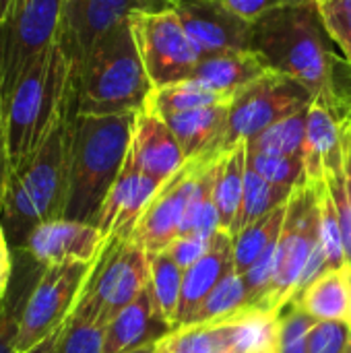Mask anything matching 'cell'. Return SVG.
<instances>
[{"label":"cell","instance_id":"15","mask_svg":"<svg viewBox=\"0 0 351 353\" xmlns=\"http://www.w3.org/2000/svg\"><path fill=\"white\" fill-rule=\"evenodd\" d=\"M126 161L141 174L166 184L188 161L168 122L145 108L137 114Z\"/></svg>","mask_w":351,"mask_h":353},{"label":"cell","instance_id":"16","mask_svg":"<svg viewBox=\"0 0 351 353\" xmlns=\"http://www.w3.org/2000/svg\"><path fill=\"white\" fill-rule=\"evenodd\" d=\"M108 238L93 223L54 219L37 225L27 238L29 254L43 267L60 263H95Z\"/></svg>","mask_w":351,"mask_h":353},{"label":"cell","instance_id":"32","mask_svg":"<svg viewBox=\"0 0 351 353\" xmlns=\"http://www.w3.org/2000/svg\"><path fill=\"white\" fill-rule=\"evenodd\" d=\"M151 265V279L149 290L153 294V302L161 316L174 327L178 304H180V290H182V277L184 271L176 265V261L170 256V252H161L149 259Z\"/></svg>","mask_w":351,"mask_h":353},{"label":"cell","instance_id":"42","mask_svg":"<svg viewBox=\"0 0 351 353\" xmlns=\"http://www.w3.org/2000/svg\"><path fill=\"white\" fill-rule=\"evenodd\" d=\"M17 335H19V319L4 308L0 312V353H19Z\"/></svg>","mask_w":351,"mask_h":353},{"label":"cell","instance_id":"44","mask_svg":"<svg viewBox=\"0 0 351 353\" xmlns=\"http://www.w3.org/2000/svg\"><path fill=\"white\" fill-rule=\"evenodd\" d=\"M56 341H58V331L54 335H50L46 341H41L39 345H35L31 352L27 353H56Z\"/></svg>","mask_w":351,"mask_h":353},{"label":"cell","instance_id":"25","mask_svg":"<svg viewBox=\"0 0 351 353\" xmlns=\"http://www.w3.org/2000/svg\"><path fill=\"white\" fill-rule=\"evenodd\" d=\"M288 203L279 205L271 213L263 215L248 228H244L234 240V271L238 275H246L248 269L259 261V256L267 250V246L281 236V228L285 221Z\"/></svg>","mask_w":351,"mask_h":353},{"label":"cell","instance_id":"10","mask_svg":"<svg viewBox=\"0 0 351 353\" xmlns=\"http://www.w3.org/2000/svg\"><path fill=\"white\" fill-rule=\"evenodd\" d=\"M310 103L312 95L306 87L285 74L269 70L232 99L223 153L242 141L254 139L279 120L310 108Z\"/></svg>","mask_w":351,"mask_h":353},{"label":"cell","instance_id":"14","mask_svg":"<svg viewBox=\"0 0 351 353\" xmlns=\"http://www.w3.org/2000/svg\"><path fill=\"white\" fill-rule=\"evenodd\" d=\"M172 8L199 56L248 50L252 23L232 12L221 0H172Z\"/></svg>","mask_w":351,"mask_h":353},{"label":"cell","instance_id":"23","mask_svg":"<svg viewBox=\"0 0 351 353\" xmlns=\"http://www.w3.org/2000/svg\"><path fill=\"white\" fill-rule=\"evenodd\" d=\"M292 300H296L319 323H325V321L350 323V269L345 267V269H337V271H325L302 294H298Z\"/></svg>","mask_w":351,"mask_h":353},{"label":"cell","instance_id":"41","mask_svg":"<svg viewBox=\"0 0 351 353\" xmlns=\"http://www.w3.org/2000/svg\"><path fill=\"white\" fill-rule=\"evenodd\" d=\"M211 244V238H205V236H199V234H190V236H180L170 248V256L176 261V265L186 273L209 248Z\"/></svg>","mask_w":351,"mask_h":353},{"label":"cell","instance_id":"6","mask_svg":"<svg viewBox=\"0 0 351 353\" xmlns=\"http://www.w3.org/2000/svg\"><path fill=\"white\" fill-rule=\"evenodd\" d=\"M151 279L147 252L132 240L108 238L72 310L103 327L124 310Z\"/></svg>","mask_w":351,"mask_h":353},{"label":"cell","instance_id":"40","mask_svg":"<svg viewBox=\"0 0 351 353\" xmlns=\"http://www.w3.org/2000/svg\"><path fill=\"white\" fill-rule=\"evenodd\" d=\"M232 12L246 19L248 23H254L257 19L290 6H304V4H319L317 0H221Z\"/></svg>","mask_w":351,"mask_h":353},{"label":"cell","instance_id":"1","mask_svg":"<svg viewBox=\"0 0 351 353\" xmlns=\"http://www.w3.org/2000/svg\"><path fill=\"white\" fill-rule=\"evenodd\" d=\"M248 50L269 70L306 87L312 101L351 120V64L329 35L319 4L279 8L257 19Z\"/></svg>","mask_w":351,"mask_h":353},{"label":"cell","instance_id":"18","mask_svg":"<svg viewBox=\"0 0 351 353\" xmlns=\"http://www.w3.org/2000/svg\"><path fill=\"white\" fill-rule=\"evenodd\" d=\"M234 271V238L217 230L211 238L207 252L184 273L178 314L174 321V331L186 327L207 296L217 288V283Z\"/></svg>","mask_w":351,"mask_h":353},{"label":"cell","instance_id":"2","mask_svg":"<svg viewBox=\"0 0 351 353\" xmlns=\"http://www.w3.org/2000/svg\"><path fill=\"white\" fill-rule=\"evenodd\" d=\"M72 110V62L60 41L39 56L2 103L0 176L31 157Z\"/></svg>","mask_w":351,"mask_h":353},{"label":"cell","instance_id":"49","mask_svg":"<svg viewBox=\"0 0 351 353\" xmlns=\"http://www.w3.org/2000/svg\"><path fill=\"white\" fill-rule=\"evenodd\" d=\"M157 353H168L163 350V345H161V341H159V347H157Z\"/></svg>","mask_w":351,"mask_h":353},{"label":"cell","instance_id":"53","mask_svg":"<svg viewBox=\"0 0 351 353\" xmlns=\"http://www.w3.org/2000/svg\"><path fill=\"white\" fill-rule=\"evenodd\" d=\"M4 308H6V306H4V304H2V302H0V312H2V310H4Z\"/></svg>","mask_w":351,"mask_h":353},{"label":"cell","instance_id":"13","mask_svg":"<svg viewBox=\"0 0 351 353\" xmlns=\"http://www.w3.org/2000/svg\"><path fill=\"white\" fill-rule=\"evenodd\" d=\"M203 157L188 159L180 172H176L153 196L141 219L137 221L128 240L141 246L147 252V259L166 252L180 234L182 215L190 201V194L197 184Z\"/></svg>","mask_w":351,"mask_h":353},{"label":"cell","instance_id":"48","mask_svg":"<svg viewBox=\"0 0 351 353\" xmlns=\"http://www.w3.org/2000/svg\"><path fill=\"white\" fill-rule=\"evenodd\" d=\"M4 242H6V234H4V228L0 223V244H4Z\"/></svg>","mask_w":351,"mask_h":353},{"label":"cell","instance_id":"17","mask_svg":"<svg viewBox=\"0 0 351 353\" xmlns=\"http://www.w3.org/2000/svg\"><path fill=\"white\" fill-rule=\"evenodd\" d=\"M161 186L163 184L141 174L137 168L124 161L120 176L116 178L112 190L103 201L95 225L106 238L128 240L137 221L141 219V215L145 213V209Z\"/></svg>","mask_w":351,"mask_h":353},{"label":"cell","instance_id":"5","mask_svg":"<svg viewBox=\"0 0 351 353\" xmlns=\"http://www.w3.org/2000/svg\"><path fill=\"white\" fill-rule=\"evenodd\" d=\"M153 85L139 56L128 19L110 29L72 68L74 116L139 114L147 108Z\"/></svg>","mask_w":351,"mask_h":353},{"label":"cell","instance_id":"8","mask_svg":"<svg viewBox=\"0 0 351 353\" xmlns=\"http://www.w3.org/2000/svg\"><path fill=\"white\" fill-rule=\"evenodd\" d=\"M321 242V205L319 184L306 182L294 188L288 201V213L277 242L273 281L257 310L277 312L294 298L304 267Z\"/></svg>","mask_w":351,"mask_h":353},{"label":"cell","instance_id":"11","mask_svg":"<svg viewBox=\"0 0 351 353\" xmlns=\"http://www.w3.org/2000/svg\"><path fill=\"white\" fill-rule=\"evenodd\" d=\"M93 265L74 261L43 269L19 316L17 352H31L64 325L81 298Z\"/></svg>","mask_w":351,"mask_h":353},{"label":"cell","instance_id":"20","mask_svg":"<svg viewBox=\"0 0 351 353\" xmlns=\"http://www.w3.org/2000/svg\"><path fill=\"white\" fill-rule=\"evenodd\" d=\"M174 333V327L161 316L153 302L149 285L106 327L103 353H128L159 343Z\"/></svg>","mask_w":351,"mask_h":353},{"label":"cell","instance_id":"38","mask_svg":"<svg viewBox=\"0 0 351 353\" xmlns=\"http://www.w3.org/2000/svg\"><path fill=\"white\" fill-rule=\"evenodd\" d=\"M325 27L351 64V0H331L319 4Z\"/></svg>","mask_w":351,"mask_h":353},{"label":"cell","instance_id":"19","mask_svg":"<svg viewBox=\"0 0 351 353\" xmlns=\"http://www.w3.org/2000/svg\"><path fill=\"white\" fill-rule=\"evenodd\" d=\"M351 120L337 116L327 105L312 101L306 122L304 168L306 180L317 184L325 182V176L343 168L345 134Z\"/></svg>","mask_w":351,"mask_h":353},{"label":"cell","instance_id":"46","mask_svg":"<svg viewBox=\"0 0 351 353\" xmlns=\"http://www.w3.org/2000/svg\"><path fill=\"white\" fill-rule=\"evenodd\" d=\"M8 4H10V0H0V19L4 17V12H6V8H8Z\"/></svg>","mask_w":351,"mask_h":353},{"label":"cell","instance_id":"54","mask_svg":"<svg viewBox=\"0 0 351 353\" xmlns=\"http://www.w3.org/2000/svg\"><path fill=\"white\" fill-rule=\"evenodd\" d=\"M350 279H351V269H350ZM350 325H351V310H350Z\"/></svg>","mask_w":351,"mask_h":353},{"label":"cell","instance_id":"43","mask_svg":"<svg viewBox=\"0 0 351 353\" xmlns=\"http://www.w3.org/2000/svg\"><path fill=\"white\" fill-rule=\"evenodd\" d=\"M10 269H12L10 250H8V242H4V244H0V302H2V298L6 294V288H8Z\"/></svg>","mask_w":351,"mask_h":353},{"label":"cell","instance_id":"29","mask_svg":"<svg viewBox=\"0 0 351 353\" xmlns=\"http://www.w3.org/2000/svg\"><path fill=\"white\" fill-rule=\"evenodd\" d=\"M306 122H308V108L285 120H279L277 124L269 126L254 139L246 141L248 151L265 153V155H281V157H304Z\"/></svg>","mask_w":351,"mask_h":353},{"label":"cell","instance_id":"36","mask_svg":"<svg viewBox=\"0 0 351 353\" xmlns=\"http://www.w3.org/2000/svg\"><path fill=\"white\" fill-rule=\"evenodd\" d=\"M325 182L339 213V223L343 232V248H345V265L348 269H351V124L345 134L343 168L327 174Z\"/></svg>","mask_w":351,"mask_h":353},{"label":"cell","instance_id":"39","mask_svg":"<svg viewBox=\"0 0 351 353\" xmlns=\"http://www.w3.org/2000/svg\"><path fill=\"white\" fill-rule=\"evenodd\" d=\"M350 339V323H341V321L317 323L308 335V353H343Z\"/></svg>","mask_w":351,"mask_h":353},{"label":"cell","instance_id":"12","mask_svg":"<svg viewBox=\"0 0 351 353\" xmlns=\"http://www.w3.org/2000/svg\"><path fill=\"white\" fill-rule=\"evenodd\" d=\"M170 6L172 0H62L58 41L72 68H77L93 46L132 12L163 10Z\"/></svg>","mask_w":351,"mask_h":353},{"label":"cell","instance_id":"33","mask_svg":"<svg viewBox=\"0 0 351 353\" xmlns=\"http://www.w3.org/2000/svg\"><path fill=\"white\" fill-rule=\"evenodd\" d=\"M106 327L72 314L58 329L56 353H103Z\"/></svg>","mask_w":351,"mask_h":353},{"label":"cell","instance_id":"4","mask_svg":"<svg viewBox=\"0 0 351 353\" xmlns=\"http://www.w3.org/2000/svg\"><path fill=\"white\" fill-rule=\"evenodd\" d=\"M134 118L137 114L72 118L62 219L95 225L103 201L124 168Z\"/></svg>","mask_w":351,"mask_h":353},{"label":"cell","instance_id":"50","mask_svg":"<svg viewBox=\"0 0 351 353\" xmlns=\"http://www.w3.org/2000/svg\"><path fill=\"white\" fill-rule=\"evenodd\" d=\"M254 353H277V350H263V352H254Z\"/></svg>","mask_w":351,"mask_h":353},{"label":"cell","instance_id":"21","mask_svg":"<svg viewBox=\"0 0 351 353\" xmlns=\"http://www.w3.org/2000/svg\"><path fill=\"white\" fill-rule=\"evenodd\" d=\"M267 72L269 68L252 50H225L201 56L190 81L232 101Z\"/></svg>","mask_w":351,"mask_h":353},{"label":"cell","instance_id":"26","mask_svg":"<svg viewBox=\"0 0 351 353\" xmlns=\"http://www.w3.org/2000/svg\"><path fill=\"white\" fill-rule=\"evenodd\" d=\"M296 186H281V184H271L265 178H261L248 163H246V172H244V196H242V207H240V215L234 228V240L238 238V234L248 228L250 223H254L257 219H261L263 215L271 213L273 209H277L279 205L288 203L292 192Z\"/></svg>","mask_w":351,"mask_h":353},{"label":"cell","instance_id":"34","mask_svg":"<svg viewBox=\"0 0 351 353\" xmlns=\"http://www.w3.org/2000/svg\"><path fill=\"white\" fill-rule=\"evenodd\" d=\"M319 184V205H321V244L327 254L329 271L345 269V248H343V232L339 223V213L335 201L327 188V182Z\"/></svg>","mask_w":351,"mask_h":353},{"label":"cell","instance_id":"51","mask_svg":"<svg viewBox=\"0 0 351 353\" xmlns=\"http://www.w3.org/2000/svg\"><path fill=\"white\" fill-rule=\"evenodd\" d=\"M343 353H351V339H350V343H348V347H345V352Z\"/></svg>","mask_w":351,"mask_h":353},{"label":"cell","instance_id":"45","mask_svg":"<svg viewBox=\"0 0 351 353\" xmlns=\"http://www.w3.org/2000/svg\"><path fill=\"white\" fill-rule=\"evenodd\" d=\"M157 347H159V343H149V345H145V347H139V350L128 353H157Z\"/></svg>","mask_w":351,"mask_h":353},{"label":"cell","instance_id":"52","mask_svg":"<svg viewBox=\"0 0 351 353\" xmlns=\"http://www.w3.org/2000/svg\"><path fill=\"white\" fill-rule=\"evenodd\" d=\"M319 4H323V2H331V0H317Z\"/></svg>","mask_w":351,"mask_h":353},{"label":"cell","instance_id":"7","mask_svg":"<svg viewBox=\"0 0 351 353\" xmlns=\"http://www.w3.org/2000/svg\"><path fill=\"white\" fill-rule=\"evenodd\" d=\"M62 0H10L0 19V99L58 39Z\"/></svg>","mask_w":351,"mask_h":353},{"label":"cell","instance_id":"24","mask_svg":"<svg viewBox=\"0 0 351 353\" xmlns=\"http://www.w3.org/2000/svg\"><path fill=\"white\" fill-rule=\"evenodd\" d=\"M246 157H248L246 141L234 145V149L219 155L213 201L219 213V230L228 232L232 238H234V228H236L240 207H242V196H244Z\"/></svg>","mask_w":351,"mask_h":353},{"label":"cell","instance_id":"35","mask_svg":"<svg viewBox=\"0 0 351 353\" xmlns=\"http://www.w3.org/2000/svg\"><path fill=\"white\" fill-rule=\"evenodd\" d=\"M277 319H279L277 353H308V335L319 321L312 319L296 300L285 302L277 310Z\"/></svg>","mask_w":351,"mask_h":353},{"label":"cell","instance_id":"27","mask_svg":"<svg viewBox=\"0 0 351 353\" xmlns=\"http://www.w3.org/2000/svg\"><path fill=\"white\" fill-rule=\"evenodd\" d=\"M246 306H248V290H246L244 275H238L236 271H232L207 296V300L201 304V308L194 312V316L190 319V323L186 327L209 325V323H228L234 316L242 314L246 310Z\"/></svg>","mask_w":351,"mask_h":353},{"label":"cell","instance_id":"22","mask_svg":"<svg viewBox=\"0 0 351 353\" xmlns=\"http://www.w3.org/2000/svg\"><path fill=\"white\" fill-rule=\"evenodd\" d=\"M230 103H217L182 114L161 116L176 134L186 159L217 157L223 153Z\"/></svg>","mask_w":351,"mask_h":353},{"label":"cell","instance_id":"31","mask_svg":"<svg viewBox=\"0 0 351 353\" xmlns=\"http://www.w3.org/2000/svg\"><path fill=\"white\" fill-rule=\"evenodd\" d=\"M217 103H230V99H225L192 81H184V83H176V85H170L163 89H155L149 97L147 108L159 116H170V114H182V112L209 108V105H217Z\"/></svg>","mask_w":351,"mask_h":353},{"label":"cell","instance_id":"28","mask_svg":"<svg viewBox=\"0 0 351 353\" xmlns=\"http://www.w3.org/2000/svg\"><path fill=\"white\" fill-rule=\"evenodd\" d=\"M168 353H228L234 352V323L192 325L174 331L161 341Z\"/></svg>","mask_w":351,"mask_h":353},{"label":"cell","instance_id":"9","mask_svg":"<svg viewBox=\"0 0 351 353\" xmlns=\"http://www.w3.org/2000/svg\"><path fill=\"white\" fill-rule=\"evenodd\" d=\"M128 23L153 91L190 81L201 56L172 6L137 10L128 17Z\"/></svg>","mask_w":351,"mask_h":353},{"label":"cell","instance_id":"3","mask_svg":"<svg viewBox=\"0 0 351 353\" xmlns=\"http://www.w3.org/2000/svg\"><path fill=\"white\" fill-rule=\"evenodd\" d=\"M72 118L70 110L31 157L0 176V219L14 242L29 238L37 225L64 217Z\"/></svg>","mask_w":351,"mask_h":353},{"label":"cell","instance_id":"55","mask_svg":"<svg viewBox=\"0 0 351 353\" xmlns=\"http://www.w3.org/2000/svg\"><path fill=\"white\" fill-rule=\"evenodd\" d=\"M228 353H236V352H228Z\"/></svg>","mask_w":351,"mask_h":353},{"label":"cell","instance_id":"47","mask_svg":"<svg viewBox=\"0 0 351 353\" xmlns=\"http://www.w3.org/2000/svg\"><path fill=\"white\" fill-rule=\"evenodd\" d=\"M0 155H2V99H0Z\"/></svg>","mask_w":351,"mask_h":353},{"label":"cell","instance_id":"37","mask_svg":"<svg viewBox=\"0 0 351 353\" xmlns=\"http://www.w3.org/2000/svg\"><path fill=\"white\" fill-rule=\"evenodd\" d=\"M246 163L267 182L281 186H300L306 184V168L304 157H281V155H265L248 151Z\"/></svg>","mask_w":351,"mask_h":353},{"label":"cell","instance_id":"30","mask_svg":"<svg viewBox=\"0 0 351 353\" xmlns=\"http://www.w3.org/2000/svg\"><path fill=\"white\" fill-rule=\"evenodd\" d=\"M234 323V352L254 353L277 350L279 319L277 312L244 310L232 319Z\"/></svg>","mask_w":351,"mask_h":353}]
</instances>
